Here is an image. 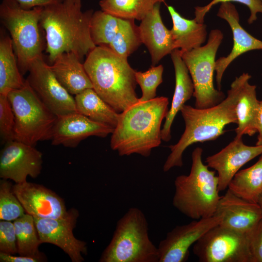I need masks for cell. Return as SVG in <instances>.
<instances>
[{
  "mask_svg": "<svg viewBox=\"0 0 262 262\" xmlns=\"http://www.w3.org/2000/svg\"><path fill=\"white\" fill-rule=\"evenodd\" d=\"M248 78L251 76L248 73L236 77L227 97L213 107L200 109L186 104L182 106L180 111L185 130L178 142L169 146L171 152L164 164V172L183 165V153L190 145L215 140L225 132L226 125L237 124L236 106L242 86Z\"/></svg>",
  "mask_w": 262,
  "mask_h": 262,
  "instance_id": "obj_1",
  "label": "cell"
},
{
  "mask_svg": "<svg viewBox=\"0 0 262 262\" xmlns=\"http://www.w3.org/2000/svg\"><path fill=\"white\" fill-rule=\"evenodd\" d=\"M168 99L156 97L138 102L119 113L112 133L111 148L120 156L138 154L147 157L161 143V125L168 112Z\"/></svg>",
  "mask_w": 262,
  "mask_h": 262,
  "instance_id": "obj_2",
  "label": "cell"
},
{
  "mask_svg": "<svg viewBox=\"0 0 262 262\" xmlns=\"http://www.w3.org/2000/svg\"><path fill=\"white\" fill-rule=\"evenodd\" d=\"M92 10L84 12L75 0L43 8L40 25L46 34V51L52 63L60 54L73 52L82 60L96 46L90 34Z\"/></svg>",
  "mask_w": 262,
  "mask_h": 262,
  "instance_id": "obj_3",
  "label": "cell"
},
{
  "mask_svg": "<svg viewBox=\"0 0 262 262\" xmlns=\"http://www.w3.org/2000/svg\"><path fill=\"white\" fill-rule=\"evenodd\" d=\"M83 65L93 89L118 113L139 101L135 92L136 71L127 59L108 46H96L87 54Z\"/></svg>",
  "mask_w": 262,
  "mask_h": 262,
  "instance_id": "obj_4",
  "label": "cell"
},
{
  "mask_svg": "<svg viewBox=\"0 0 262 262\" xmlns=\"http://www.w3.org/2000/svg\"><path fill=\"white\" fill-rule=\"evenodd\" d=\"M203 149L196 147L192 153V166L188 175H181L174 181L172 204L188 217L199 220L215 214L221 196L215 171L210 170L202 160Z\"/></svg>",
  "mask_w": 262,
  "mask_h": 262,
  "instance_id": "obj_5",
  "label": "cell"
},
{
  "mask_svg": "<svg viewBox=\"0 0 262 262\" xmlns=\"http://www.w3.org/2000/svg\"><path fill=\"white\" fill-rule=\"evenodd\" d=\"M100 262H159L158 247L148 235L143 212L131 207L117 221L112 238Z\"/></svg>",
  "mask_w": 262,
  "mask_h": 262,
  "instance_id": "obj_6",
  "label": "cell"
},
{
  "mask_svg": "<svg viewBox=\"0 0 262 262\" xmlns=\"http://www.w3.org/2000/svg\"><path fill=\"white\" fill-rule=\"evenodd\" d=\"M42 7L22 8L15 0H2L0 19L10 34L19 69L29 71L33 62L42 56L43 45L40 28Z\"/></svg>",
  "mask_w": 262,
  "mask_h": 262,
  "instance_id": "obj_7",
  "label": "cell"
},
{
  "mask_svg": "<svg viewBox=\"0 0 262 262\" xmlns=\"http://www.w3.org/2000/svg\"><path fill=\"white\" fill-rule=\"evenodd\" d=\"M15 120V140L34 146L51 140L57 116L41 101L26 80L21 88L7 95Z\"/></svg>",
  "mask_w": 262,
  "mask_h": 262,
  "instance_id": "obj_8",
  "label": "cell"
},
{
  "mask_svg": "<svg viewBox=\"0 0 262 262\" xmlns=\"http://www.w3.org/2000/svg\"><path fill=\"white\" fill-rule=\"evenodd\" d=\"M223 38L220 30H212L205 45L181 53L194 84L196 108L213 107L226 98L223 92L214 88L213 82L216 54Z\"/></svg>",
  "mask_w": 262,
  "mask_h": 262,
  "instance_id": "obj_9",
  "label": "cell"
},
{
  "mask_svg": "<svg viewBox=\"0 0 262 262\" xmlns=\"http://www.w3.org/2000/svg\"><path fill=\"white\" fill-rule=\"evenodd\" d=\"M193 252L201 262H252L247 233L219 224L194 244Z\"/></svg>",
  "mask_w": 262,
  "mask_h": 262,
  "instance_id": "obj_10",
  "label": "cell"
},
{
  "mask_svg": "<svg viewBox=\"0 0 262 262\" xmlns=\"http://www.w3.org/2000/svg\"><path fill=\"white\" fill-rule=\"evenodd\" d=\"M27 82L41 101L57 116L78 113L75 98L62 85L43 57L35 59Z\"/></svg>",
  "mask_w": 262,
  "mask_h": 262,
  "instance_id": "obj_11",
  "label": "cell"
},
{
  "mask_svg": "<svg viewBox=\"0 0 262 262\" xmlns=\"http://www.w3.org/2000/svg\"><path fill=\"white\" fill-rule=\"evenodd\" d=\"M79 213L75 208L68 210L64 216L57 218L33 217L41 244L57 246L68 255L73 262L84 261L82 254H87L86 242L73 234Z\"/></svg>",
  "mask_w": 262,
  "mask_h": 262,
  "instance_id": "obj_12",
  "label": "cell"
},
{
  "mask_svg": "<svg viewBox=\"0 0 262 262\" xmlns=\"http://www.w3.org/2000/svg\"><path fill=\"white\" fill-rule=\"evenodd\" d=\"M222 218L221 215L215 214L210 217L176 226L159 244V262H186L190 246L208 230L220 224Z\"/></svg>",
  "mask_w": 262,
  "mask_h": 262,
  "instance_id": "obj_13",
  "label": "cell"
},
{
  "mask_svg": "<svg viewBox=\"0 0 262 262\" xmlns=\"http://www.w3.org/2000/svg\"><path fill=\"white\" fill-rule=\"evenodd\" d=\"M0 154V178L15 183L37 178L41 173L43 154L34 146L13 140L6 143Z\"/></svg>",
  "mask_w": 262,
  "mask_h": 262,
  "instance_id": "obj_14",
  "label": "cell"
},
{
  "mask_svg": "<svg viewBox=\"0 0 262 262\" xmlns=\"http://www.w3.org/2000/svg\"><path fill=\"white\" fill-rule=\"evenodd\" d=\"M13 191L25 213L33 217L57 218L67 212L64 199L41 184L27 181L15 183Z\"/></svg>",
  "mask_w": 262,
  "mask_h": 262,
  "instance_id": "obj_15",
  "label": "cell"
},
{
  "mask_svg": "<svg viewBox=\"0 0 262 262\" xmlns=\"http://www.w3.org/2000/svg\"><path fill=\"white\" fill-rule=\"evenodd\" d=\"M262 154V145L250 146L245 144L242 137L234 139L218 152L207 157L205 162L209 167L217 172L218 190L228 187L234 175L246 163Z\"/></svg>",
  "mask_w": 262,
  "mask_h": 262,
  "instance_id": "obj_16",
  "label": "cell"
},
{
  "mask_svg": "<svg viewBox=\"0 0 262 262\" xmlns=\"http://www.w3.org/2000/svg\"><path fill=\"white\" fill-rule=\"evenodd\" d=\"M114 128L94 121L78 113L57 116L52 130L51 144L76 147L90 136L104 138L112 134Z\"/></svg>",
  "mask_w": 262,
  "mask_h": 262,
  "instance_id": "obj_17",
  "label": "cell"
},
{
  "mask_svg": "<svg viewBox=\"0 0 262 262\" xmlns=\"http://www.w3.org/2000/svg\"><path fill=\"white\" fill-rule=\"evenodd\" d=\"M217 16L227 21L232 31L233 45L230 52L215 61V71L218 89L221 90L223 74L228 66L238 56L248 51L262 49V41L247 33L239 23V15L230 2L221 3Z\"/></svg>",
  "mask_w": 262,
  "mask_h": 262,
  "instance_id": "obj_18",
  "label": "cell"
},
{
  "mask_svg": "<svg viewBox=\"0 0 262 262\" xmlns=\"http://www.w3.org/2000/svg\"><path fill=\"white\" fill-rule=\"evenodd\" d=\"M215 214L222 217L220 225L244 233L250 231L262 219L258 203L246 201L229 189L221 196Z\"/></svg>",
  "mask_w": 262,
  "mask_h": 262,
  "instance_id": "obj_19",
  "label": "cell"
},
{
  "mask_svg": "<svg viewBox=\"0 0 262 262\" xmlns=\"http://www.w3.org/2000/svg\"><path fill=\"white\" fill-rule=\"evenodd\" d=\"M160 4V2L156 3L138 26L142 43L149 52L153 66L176 49L171 31L162 21Z\"/></svg>",
  "mask_w": 262,
  "mask_h": 262,
  "instance_id": "obj_20",
  "label": "cell"
},
{
  "mask_svg": "<svg viewBox=\"0 0 262 262\" xmlns=\"http://www.w3.org/2000/svg\"><path fill=\"white\" fill-rule=\"evenodd\" d=\"M175 74V88L170 110L161 130L162 140L169 141L171 138V128L177 113L185 102L193 96L194 87L180 49H176L170 53Z\"/></svg>",
  "mask_w": 262,
  "mask_h": 262,
  "instance_id": "obj_21",
  "label": "cell"
},
{
  "mask_svg": "<svg viewBox=\"0 0 262 262\" xmlns=\"http://www.w3.org/2000/svg\"><path fill=\"white\" fill-rule=\"evenodd\" d=\"M74 53L59 55L50 65V68L62 85L71 95H76L93 85L83 64Z\"/></svg>",
  "mask_w": 262,
  "mask_h": 262,
  "instance_id": "obj_22",
  "label": "cell"
},
{
  "mask_svg": "<svg viewBox=\"0 0 262 262\" xmlns=\"http://www.w3.org/2000/svg\"><path fill=\"white\" fill-rule=\"evenodd\" d=\"M167 9L172 20L170 31L176 49L183 53L201 46L207 35L206 25L195 19L185 18L172 6H167Z\"/></svg>",
  "mask_w": 262,
  "mask_h": 262,
  "instance_id": "obj_23",
  "label": "cell"
},
{
  "mask_svg": "<svg viewBox=\"0 0 262 262\" xmlns=\"http://www.w3.org/2000/svg\"><path fill=\"white\" fill-rule=\"evenodd\" d=\"M250 79L248 78L244 82L236 106L238 123L235 132L237 137L243 135L251 136L257 132L259 100L257 97L256 86L249 83Z\"/></svg>",
  "mask_w": 262,
  "mask_h": 262,
  "instance_id": "obj_24",
  "label": "cell"
},
{
  "mask_svg": "<svg viewBox=\"0 0 262 262\" xmlns=\"http://www.w3.org/2000/svg\"><path fill=\"white\" fill-rule=\"evenodd\" d=\"M1 32L0 38V94L23 87L26 82L20 72L11 37Z\"/></svg>",
  "mask_w": 262,
  "mask_h": 262,
  "instance_id": "obj_25",
  "label": "cell"
},
{
  "mask_svg": "<svg viewBox=\"0 0 262 262\" xmlns=\"http://www.w3.org/2000/svg\"><path fill=\"white\" fill-rule=\"evenodd\" d=\"M77 112L90 119L115 128L119 113L104 101L93 88L85 89L74 98Z\"/></svg>",
  "mask_w": 262,
  "mask_h": 262,
  "instance_id": "obj_26",
  "label": "cell"
},
{
  "mask_svg": "<svg viewBox=\"0 0 262 262\" xmlns=\"http://www.w3.org/2000/svg\"><path fill=\"white\" fill-rule=\"evenodd\" d=\"M228 188L238 196L257 203L262 193V154L255 164L237 172Z\"/></svg>",
  "mask_w": 262,
  "mask_h": 262,
  "instance_id": "obj_27",
  "label": "cell"
},
{
  "mask_svg": "<svg viewBox=\"0 0 262 262\" xmlns=\"http://www.w3.org/2000/svg\"><path fill=\"white\" fill-rule=\"evenodd\" d=\"M16 237L17 253L46 261V257L38 249L41 244L34 218L25 213L13 221Z\"/></svg>",
  "mask_w": 262,
  "mask_h": 262,
  "instance_id": "obj_28",
  "label": "cell"
},
{
  "mask_svg": "<svg viewBox=\"0 0 262 262\" xmlns=\"http://www.w3.org/2000/svg\"><path fill=\"white\" fill-rule=\"evenodd\" d=\"M165 0H101V10L118 17L141 20L158 2Z\"/></svg>",
  "mask_w": 262,
  "mask_h": 262,
  "instance_id": "obj_29",
  "label": "cell"
},
{
  "mask_svg": "<svg viewBox=\"0 0 262 262\" xmlns=\"http://www.w3.org/2000/svg\"><path fill=\"white\" fill-rule=\"evenodd\" d=\"M122 19L101 10L93 12L89 30L96 46L109 45L119 29Z\"/></svg>",
  "mask_w": 262,
  "mask_h": 262,
  "instance_id": "obj_30",
  "label": "cell"
},
{
  "mask_svg": "<svg viewBox=\"0 0 262 262\" xmlns=\"http://www.w3.org/2000/svg\"><path fill=\"white\" fill-rule=\"evenodd\" d=\"M134 20L122 18L115 36L108 46L115 54L126 59L142 44L138 27Z\"/></svg>",
  "mask_w": 262,
  "mask_h": 262,
  "instance_id": "obj_31",
  "label": "cell"
},
{
  "mask_svg": "<svg viewBox=\"0 0 262 262\" xmlns=\"http://www.w3.org/2000/svg\"><path fill=\"white\" fill-rule=\"evenodd\" d=\"M13 185L8 180H0V220L14 221L25 213L13 191Z\"/></svg>",
  "mask_w": 262,
  "mask_h": 262,
  "instance_id": "obj_32",
  "label": "cell"
},
{
  "mask_svg": "<svg viewBox=\"0 0 262 262\" xmlns=\"http://www.w3.org/2000/svg\"><path fill=\"white\" fill-rule=\"evenodd\" d=\"M163 71L164 67L161 65L152 66L145 72L136 71V81L142 91L139 101H147L156 97L157 88L163 82Z\"/></svg>",
  "mask_w": 262,
  "mask_h": 262,
  "instance_id": "obj_33",
  "label": "cell"
},
{
  "mask_svg": "<svg viewBox=\"0 0 262 262\" xmlns=\"http://www.w3.org/2000/svg\"><path fill=\"white\" fill-rule=\"evenodd\" d=\"M15 115L7 96L0 94V138L2 144L15 140Z\"/></svg>",
  "mask_w": 262,
  "mask_h": 262,
  "instance_id": "obj_34",
  "label": "cell"
},
{
  "mask_svg": "<svg viewBox=\"0 0 262 262\" xmlns=\"http://www.w3.org/2000/svg\"><path fill=\"white\" fill-rule=\"evenodd\" d=\"M235 1L246 5L249 9L250 15L248 19L249 24H252L257 19V14H262V1L261 0H213L209 4L204 6L195 7V19L198 23H203L206 14L211 8L218 3Z\"/></svg>",
  "mask_w": 262,
  "mask_h": 262,
  "instance_id": "obj_35",
  "label": "cell"
},
{
  "mask_svg": "<svg viewBox=\"0 0 262 262\" xmlns=\"http://www.w3.org/2000/svg\"><path fill=\"white\" fill-rule=\"evenodd\" d=\"M0 252L17 253L16 237L13 222L0 221Z\"/></svg>",
  "mask_w": 262,
  "mask_h": 262,
  "instance_id": "obj_36",
  "label": "cell"
},
{
  "mask_svg": "<svg viewBox=\"0 0 262 262\" xmlns=\"http://www.w3.org/2000/svg\"><path fill=\"white\" fill-rule=\"evenodd\" d=\"M247 235L252 262H262V219Z\"/></svg>",
  "mask_w": 262,
  "mask_h": 262,
  "instance_id": "obj_37",
  "label": "cell"
},
{
  "mask_svg": "<svg viewBox=\"0 0 262 262\" xmlns=\"http://www.w3.org/2000/svg\"><path fill=\"white\" fill-rule=\"evenodd\" d=\"M19 5L25 9H31L35 7H44L48 5L58 3L64 0H15Z\"/></svg>",
  "mask_w": 262,
  "mask_h": 262,
  "instance_id": "obj_38",
  "label": "cell"
},
{
  "mask_svg": "<svg viewBox=\"0 0 262 262\" xmlns=\"http://www.w3.org/2000/svg\"><path fill=\"white\" fill-rule=\"evenodd\" d=\"M0 262H41V260L27 256H15L12 254L0 252Z\"/></svg>",
  "mask_w": 262,
  "mask_h": 262,
  "instance_id": "obj_39",
  "label": "cell"
},
{
  "mask_svg": "<svg viewBox=\"0 0 262 262\" xmlns=\"http://www.w3.org/2000/svg\"><path fill=\"white\" fill-rule=\"evenodd\" d=\"M257 141L256 145H262V100H259V113L257 120Z\"/></svg>",
  "mask_w": 262,
  "mask_h": 262,
  "instance_id": "obj_40",
  "label": "cell"
},
{
  "mask_svg": "<svg viewBox=\"0 0 262 262\" xmlns=\"http://www.w3.org/2000/svg\"><path fill=\"white\" fill-rule=\"evenodd\" d=\"M257 203L259 205L262 213V193L261 194L259 197Z\"/></svg>",
  "mask_w": 262,
  "mask_h": 262,
  "instance_id": "obj_41",
  "label": "cell"
},
{
  "mask_svg": "<svg viewBox=\"0 0 262 262\" xmlns=\"http://www.w3.org/2000/svg\"><path fill=\"white\" fill-rule=\"evenodd\" d=\"M76 3L79 5L81 6V0H75Z\"/></svg>",
  "mask_w": 262,
  "mask_h": 262,
  "instance_id": "obj_42",
  "label": "cell"
},
{
  "mask_svg": "<svg viewBox=\"0 0 262 262\" xmlns=\"http://www.w3.org/2000/svg\"></svg>",
  "mask_w": 262,
  "mask_h": 262,
  "instance_id": "obj_43",
  "label": "cell"
}]
</instances>
